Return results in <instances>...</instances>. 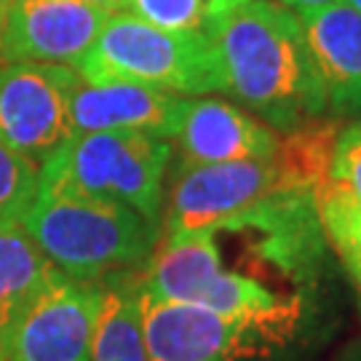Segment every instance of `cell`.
<instances>
[{
  "mask_svg": "<svg viewBox=\"0 0 361 361\" xmlns=\"http://www.w3.org/2000/svg\"><path fill=\"white\" fill-rule=\"evenodd\" d=\"M241 3L246 0H131L129 11L164 30L212 35L219 19Z\"/></svg>",
  "mask_w": 361,
  "mask_h": 361,
  "instance_id": "obj_17",
  "label": "cell"
},
{
  "mask_svg": "<svg viewBox=\"0 0 361 361\" xmlns=\"http://www.w3.org/2000/svg\"><path fill=\"white\" fill-rule=\"evenodd\" d=\"M329 180L345 188L361 204V118L340 129L329 161Z\"/></svg>",
  "mask_w": 361,
  "mask_h": 361,
  "instance_id": "obj_19",
  "label": "cell"
},
{
  "mask_svg": "<svg viewBox=\"0 0 361 361\" xmlns=\"http://www.w3.org/2000/svg\"><path fill=\"white\" fill-rule=\"evenodd\" d=\"M335 121L361 118V13L345 0L300 13Z\"/></svg>",
  "mask_w": 361,
  "mask_h": 361,
  "instance_id": "obj_12",
  "label": "cell"
},
{
  "mask_svg": "<svg viewBox=\"0 0 361 361\" xmlns=\"http://www.w3.org/2000/svg\"><path fill=\"white\" fill-rule=\"evenodd\" d=\"M286 8L302 13V11H313V8H322V6H329V3H340V0H281Z\"/></svg>",
  "mask_w": 361,
  "mask_h": 361,
  "instance_id": "obj_20",
  "label": "cell"
},
{
  "mask_svg": "<svg viewBox=\"0 0 361 361\" xmlns=\"http://www.w3.org/2000/svg\"><path fill=\"white\" fill-rule=\"evenodd\" d=\"M340 134L337 121H310L295 131L279 137L276 147V169L281 188H305L316 190L329 177V161L335 150V140Z\"/></svg>",
  "mask_w": 361,
  "mask_h": 361,
  "instance_id": "obj_15",
  "label": "cell"
},
{
  "mask_svg": "<svg viewBox=\"0 0 361 361\" xmlns=\"http://www.w3.org/2000/svg\"><path fill=\"white\" fill-rule=\"evenodd\" d=\"M91 83H142L180 97L225 91L214 43L201 32L164 30L131 11L110 13L75 67Z\"/></svg>",
  "mask_w": 361,
  "mask_h": 361,
  "instance_id": "obj_3",
  "label": "cell"
},
{
  "mask_svg": "<svg viewBox=\"0 0 361 361\" xmlns=\"http://www.w3.org/2000/svg\"><path fill=\"white\" fill-rule=\"evenodd\" d=\"M171 140L177 142V161L182 164L273 158L279 147V134L271 126L217 97L185 99Z\"/></svg>",
  "mask_w": 361,
  "mask_h": 361,
  "instance_id": "obj_10",
  "label": "cell"
},
{
  "mask_svg": "<svg viewBox=\"0 0 361 361\" xmlns=\"http://www.w3.org/2000/svg\"><path fill=\"white\" fill-rule=\"evenodd\" d=\"M147 361H300L316 335L140 292Z\"/></svg>",
  "mask_w": 361,
  "mask_h": 361,
  "instance_id": "obj_5",
  "label": "cell"
},
{
  "mask_svg": "<svg viewBox=\"0 0 361 361\" xmlns=\"http://www.w3.org/2000/svg\"><path fill=\"white\" fill-rule=\"evenodd\" d=\"M0 361H6V359H3V353H0Z\"/></svg>",
  "mask_w": 361,
  "mask_h": 361,
  "instance_id": "obj_25",
  "label": "cell"
},
{
  "mask_svg": "<svg viewBox=\"0 0 361 361\" xmlns=\"http://www.w3.org/2000/svg\"><path fill=\"white\" fill-rule=\"evenodd\" d=\"M182 102L185 99L180 94L142 83H91L78 75L70 91V118L75 134L142 131L161 140H171L180 123Z\"/></svg>",
  "mask_w": 361,
  "mask_h": 361,
  "instance_id": "obj_11",
  "label": "cell"
},
{
  "mask_svg": "<svg viewBox=\"0 0 361 361\" xmlns=\"http://www.w3.org/2000/svg\"><path fill=\"white\" fill-rule=\"evenodd\" d=\"M171 145L142 131L73 134L40 164V185L116 201L161 228Z\"/></svg>",
  "mask_w": 361,
  "mask_h": 361,
  "instance_id": "obj_4",
  "label": "cell"
},
{
  "mask_svg": "<svg viewBox=\"0 0 361 361\" xmlns=\"http://www.w3.org/2000/svg\"><path fill=\"white\" fill-rule=\"evenodd\" d=\"M107 16L89 0H13L0 27V62L75 67Z\"/></svg>",
  "mask_w": 361,
  "mask_h": 361,
  "instance_id": "obj_9",
  "label": "cell"
},
{
  "mask_svg": "<svg viewBox=\"0 0 361 361\" xmlns=\"http://www.w3.org/2000/svg\"><path fill=\"white\" fill-rule=\"evenodd\" d=\"M22 228L73 281L142 273L161 241V228L134 209L54 185H38Z\"/></svg>",
  "mask_w": 361,
  "mask_h": 361,
  "instance_id": "obj_2",
  "label": "cell"
},
{
  "mask_svg": "<svg viewBox=\"0 0 361 361\" xmlns=\"http://www.w3.org/2000/svg\"><path fill=\"white\" fill-rule=\"evenodd\" d=\"M212 43L225 94L273 131H295L326 113V94L302 22L273 0H246L219 19Z\"/></svg>",
  "mask_w": 361,
  "mask_h": 361,
  "instance_id": "obj_1",
  "label": "cell"
},
{
  "mask_svg": "<svg viewBox=\"0 0 361 361\" xmlns=\"http://www.w3.org/2000/svg\"><path fill=\"white\" fill-rule=\"evenodd\" d=\"M75 78L67 65H0V142L40 164L56 153L75 134L70 118Z\"/></svg>",
  "mask_w": 361,
  "mask_h": 361,
  "instance_id": "obj_7",
  "label": "cell"
},
{
  "mask_svg": "<svg viewBox=\"0 0 361 361\" xmlns=\"http://www.w3.org/2000/svg\"><path fill=\"white\" fill-rule=\"evenodd\" d=\"M281 190L273 158L182 164L171 161V180L164 190L161 235L209 231L233 214Z\"/></svg>",
  "mask_w": 361,
  "mask_h": 361,
  "instance_id": "obj_6",
  "label": "cell"
},
{
  "mask_svg": "<svg viewBox=\"0 0 361 361\" xmlns=\"http://www.w3.org/2000/svg\"><path fill=\"white\" fill-rule=\"evenodd\" d=\"M102 281L62 279L25 310L0 343L6 361H91Z\"/></svg>",
  "mask_w": 361,
  "mask_h": 361,
  "instance_id": "obj_8",
  "label": "cell"
},
{
  "mask_svg": "<svg viewBox=\"0 0 361 361\" xmlns=\"http://www.w3.org/2000/svg\"><path fill=\"white\" fill-rule=\"evenodd\" d=\"M326 244L361 292V204L329 177L313 190Z\"/></svg>",
  "mask_w": 361,
  "mask_h": 361,
  "instance_id": "obj_16",
  "label": "cell"
},
{
  "mask_svg": "<svg viewBox=\"0 0 361 361\" xmlns=\"http://www.w3.org/2000/svg\"><path fill=\"white\" fill-rule=\"evenodd\" d=\"M348 6H350V8H356V11L361 13V0H348Z\"/></svg>",
  "mask_w": 361,
  "mask_h": 361,
  "instance_id": "obj_24",
  "label": "cell"
},
{
  "mask_svg": "<svg viewBox=\"0 0 361 361\" xmlns=\"http://www.w3.org/2000/svg\"><path fill=\"white\" fill-rule=\"evenodd\" d=\"M13 0H0V27H3V19H6V13H8V6H11Z\"/></svg>",
  "mask_w": 361,
  "mask_h": 361,
  "instance_id": "obj_23",
  "label": "cell"
},
{
  "mask_svg": "<svg viewBox=\"0 0 361 361\" xmlns=\"http://www.w3.org/2000/svg\"><path fill=\"white\" fill-rule=\"evenodd\" d=\"M67 279L40 252L22 225H0V343L25 310Z\"/></svg>",
  "mask_w": 361,
  "mask_h": 361,
  "instance_id": "obj_13",
  "label": "cell"
},
{
  "mask_svg": "<svg viewBox=\"0 0 361 361\" xmlns=\"http://www.w3.org/2000/svg\"><path fill=\"white\" fill-rule=\"evenodd\" d=\"M40 169L0 142V225H22L38 198Z\"/></svg>",
  "mask_w": 361,
  "mask_h": 361,
  "instance_id": "obj_18",
  "label": "cell"
},
{
  "mask_svg": "<svg viewBox=\"0 0 361 361\" xmlns=\"http://www.w3.org/2000/svg\"><path fill=\"white\" fill-rule=\"evenodd\" d=\"M335 361H361V337L353 340V343H348L345 348L340 350Z\"/></svg>",
  "mask_w": 361,
  "mask_h": 361,
  "instance_id": "obj_21",
  "label": "cell"
},
{
  "mask_svg": "<svg viewBox=\"0 0 361 361\" xmlns=\"http://www.w3.org/2000/svg\"><path fill=\"white\" fill-rule=\"evenodd\" d=\"M89 3H94V6H99V8H104V11L110 13H118V11H129L131 0H89Z\"/></svg>",
  "mask_w": 361,
  "mask_h": 361,
  "instance_id": "obj_22",
  "label": "cell"
},
{
  "mask_svg": "<svg viewBox=\"0 0 361 361\" xmlns=\"http://www.w3.org/2000/svg\"><path fill=\"white\" fill-rule=\"evenodd\" d=\"M140 276L142 273H121L102 281L104 297L91 337V361H147Z\"/></svg>",
  "mask_w": 361,
  "mask_h": 361,
  "instance_id": "obj_14",
  "label": "cell"
}]
</instances>
